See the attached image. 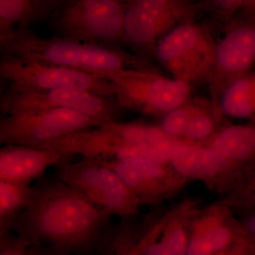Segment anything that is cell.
Returning <instances> with one entry per match:
<instances>
[{
  "instance_id": "obj_1",
  "label": "cell",
  "mask_w": 255,
  "mask_h": 255,
  "mask_svg": "<svg viewBox=\"0 0 255 255\" xmlns=\"http://www.w3.org/2000/svg\"><path fill=\"white\" fill-rule=\"evenodd\" d=\"M32 189L29 204L12 229L29 246L52 247L73 254L100 243L112 214L54 175L40 178Z\"/></svg>"
},
{
  "instance_id": "obj_2",
  "label": "cell",
  "mask_w": 255,
  "mask_h": 255,
  "mask_svg": "<svg viewBox=\"0 0 255 255\" xmlns=\"http://www.w3.org/2000/svg\"><path fill=\"white\" fill-rule=\"evenodd\" d=\"M0 47L4 55L104 76L125 69L156 70L148 60L121 47L82 43L56 36L44 38L32 31L28 26H19L0 35Z\"/></svg>"
},
{
  "instance_id": "obj_3",
  "label": "cell",
  "mask_w": 255,
  "mask_h": 255,
  "mask_svg": "<svg viewBox=\"0 0 255 255\" xmlns=\"http://www.w3.org/2000/svg\"><path fill=\"white\" fill-rule=\"evenodd\" d=\"M126 4L115 0H65L51 15L55 36L118 46L124 43Z\"/></svg>"
},
{
  "instance_id": "obj_4",
  "label": "cell",
  "mask_w": 255,
  "mask_h": 255,
  "mask_svg": "<svg viewBox=\"0 0 255 255\" xmlns=\"http://www.w3.org/2000/svg\"><path fill=\"white\" fill-rule=\"evenodd\" d=\"M216 43L208 28L191 20L159 40L155 58L172 78L192 88L208 85L214 68Z\"/></svg>"
},
{
  "instance_id": "obj_5",
  "label": "cell",
  "mask_w": 255,
  "mask_h": 255,
  "mask_svg": "<svg viewBox=\"0 0 255 255\" xmlns=\"http://www.w3.org/2000/svg\"><path fill=\"white\" fill-rule=\"evenodd\" d=\"M105 76L115 87L122 108L148 115L162 117L191 98L192 87L157 70L125 69Z\"/></svg>"
},
{
  "instance_id": "obj_6",
  "label": "cell",
  "mask_w": 255,
  "mask_h": 255,
  "mask_svg": "<svg viewBox=\"0 0 255 255\" xmlns=\"http://www.w3.org/2000/svg\"><path fill=\"white\" fill-rule=\"evenodd\" d=\"M54 176L112 216L128 219L142 204L118 174L98 159L82 157L60 164Z\"/></svg>"
},
{
  "instance_id": "obj_7",
  "label": "cell",
  "mask_w": 255,
  "mask_h": 255,
  "mask_svg": "<svg viewBox=\"0 0 255 255\" xmlns=\"http://www.w3.org/2000/svg\"><path fill=\"white\" fill-rule=\"evenodd\" d=\"M119 108L114 97L76 88L38 89L10 85L0 100L3 116L23 111L67 109L102 124L117 122Z\"/></svg>"
},
{
  "instance_id": "obj_8",
  "label": "cell",
  "mask_w": 255,
  "mask_h": 255,
  "mask_svg": "<svg viewBox=\"0 0 255 255\" xmlns=\"http://www.w3.org/2000/svg\"><path fill=\"white\" fill-rule=\"evenodd\" d=\"M194 3L185 0H130L126 4L124 43L135 54L155 58L156 45L166 33L191 21Z\"/></svg>"
},
{
  "instance_id": "obj_9",
  "label": "cell",
  "mask_w": 255,
  "mask_h": 255,
  "mask_svg": "<svg viewBox=\"0 0 255 255\" xmlns=\"http://www.w3.org/2000/svg\"><path fill=\"white\" fill-rule=\"evenodd\" d=\"M102 124L67 109L15 112L0 119V143L40 147L73 132Z\"/></svg>"
},
{
  "instance_id": "obj_10",
  "label": "cell",
  "mask_w": 255,
  "mask_h": 255,
  "mask_svg": "<svg viewBox=\"0 0 255 255\" xmlns=\"http://www.w3.org/2000/svg\"><path fill=\"white\" fill-rule=\"evenodd\" d=\"M0 75L9 85L38 89L76 88L115 98V87L105 76L60 65L4 55Z\"/></svg>"
},
{
  "instance_id": "obj_11",
  "label": "cell",
  "mask_w": 255,
  "mask_h": 255,
  "mask_svg": "<svg viewBox=\"0 0 255 255\" xmlns=\"http://www.w3.org/2000/svg\"><path fill=\"white\" fill-rule=\"evenodd\" d=\"M255 66V20L232 18L216 41L212 74L208 83L210 100L219 117L221 94L234 79L253 71Z\"/></svg>"
},
{
  "instance_id": "obj_12",
  "label": "cell",
  "mask_w": 255,
  "mask_h": 255,
  "mask_svg": "<svg viewBox=\"0 0 255 255\" xmlns=\"http://www.w3.org/2000/svg\"><path fill=\"white\" fill-rule=\"evenodd\" d=\"M116 172L142 204L164 199L173 189V169L146 159H98Z\"/></svg>"
},
{
  "instance_id": "obj_13",
  "label": "cell",
  "mask_w": 255,
  "mask_h": 255,
  "mask_svg": "<svg viewBox=\"0 0 255 255\" xmlns=\"http://www.w3.org/2000/svg\"><path fill=\"white\" fill-rule=\"evenodd\" d=\"M75 156L32 146L3 145L0 149V180L31 184L50 167L71 162Z\"/></svg>"
},
{
  "instance_id": "obj_14",
  "label": "cell",
  "mask_w": 255,
  "mask_h": 255,
  "mask_svg": "<svg viewBox=\"0 0 255 255\" xmlns=\"http://www.w3.org/2000/svg\"><path fill=\"white\" fill-rule=\"evenodd\" d=\"M169 163L179 176L197 179L214 177L228 167L207 146L187 141L178 145Z\"/></svg>"
},
{
  "instance_id": "obj_15",
  "label": "cell",
  "mask_w": 255,
  "mask_h": 255,
  "mask_svg": "<svg viewBox=\"0 0 255 255\" xmlns=\"http://www.w3.org/2000/svg\"><path fill=\"white\" fill-rule=\"evenodd\" d=\"M247 233L244 228L234 229L219 218L201 220L188 241L185 255H214L227 249Z\"/></svg>"
},
{
  "instance_id": "obj_16",
  "label": "cell",
  "mask_w": 255,
  "mask_h": 255,
  "mask_svg": "<svg viewBox=\"0 0 255 255\" xmlns=\"http://www.w3.org/2000/svg\"><path fill=\"white\" fill-rule=\"evenodd\" d=\"M64 0H0V35L51 16Z\"/></svg>"
},
{
  "instance_id": "obj_17",
  "label": "cell",
  "mask_w": 255,
  "mask_h": 255,
  "mask_svg": "<svg viewBox=\"0 0 255 255\" xmlns=\"http://www.w3.org/2000/svg\"><path fill=\"white\" fill-rule=\"evenodd\" d=\"M219 113L232 118L255 119L254 71L234 79L224 89L219 104Z\"/></svg>"
},
{
  "instance_id": "obj_18",
  "label": "cell",
  "mask_w": 255,
  "mask_h": 255,
  "mask_svg": "<svg viewBox=\"0 0 255 255\" xmlns=\"http://www.w3.org/2000/svg\"><path fill=\"white\" fill-rule=\"evenodd\" d=\"M219 145L225 156L235 163H255V119L245 125L225 127L220 132Z\"/></svg>"
},
{
  "instance_id": "obj_19",
  "label": "cell",
  "mask_w": 255,
  "mask_h": 255,
  "mask_svg": "<svg viewBox=\"0 0 255 255\" xmlns=\"http://www.w3.org/2000/svg\"><path fill=\"white\" fill-rule=\"evenodd\" d=\"M31 184L0 180V238L12 231L18 216L27 208Z\"/></svg>"
},
{
  "instance_id": "obj_20",
  "label": "cell",
  "mask_w": 255,
  "mask_h": 255,
  "mask_svg": "<svg viewBox=\"0 0 255 255\" xmlns=\"http://www.w3.org/2000/svg\"><path fill=\"white\" fill-rule=\"evenodd\" d=\"M185 231L179 225L170 226L160 240H156L155 230L142 238L143 255H185L187 248Z\"/></svg>"
},
{
  "instance_id": "obj_21",
  "label": "cell",
  "mask_w": 255,
  "mask_h": 255,
  "mask_svg": "<svg viewBox=\"0 0 255 255\" xmlns=\"http://www.w3.org/2000/svg\"><path fill=\"white\" fill-rule=\"evenodd\" d=\"M211 104L210 100L191 97L185 103L162 116L159 127L169 136L179 139L184 136L191 119Z\"/></svg>"
},
{
  "instance_id": "obj_22",
  "label": "cell",
  "mask_w": 255,
  "mask_h": 255,
  "mask_svg": "<svg viewBox=\"0 0 255 255\" xmlns=\"http://www.w3.org/2000/svg\"><path fill=\"white\" fill-rule=\"evenodd\" d=\"M219 119L212 104L196 114L189 122L184 132V140L191 143L211 139L214 136L216 120Z\"/></svg>"
},
{
  "instance_id": "obj_23",
  "label": "cell",
  "mask_w": 255,
  "mask_h": 255,
  "mask_svg": "<svg viewBox=\"0 0 255 255\" xmlns=\"http://www.w3.org/2000/svg\"><path fill=\"white\" fill-rule=\"evenodd\" d=\"M29 247L12 231L0 238V255H27Z\"/></svg>"
},
{
  "instance_id": "obj_24",
  "label": "cell",
  "mask_w": 255,
  "mask_h": 255,
  "mask_svg": "<svg viewBox=\"0 0 255 255\" xmlns=\"http://www.w3.org/2000/svg\"><path fill=\"white\" fill-rule=\"evenodd\" d=\"M247 1L248 0H209L210 6L219 17L231 20L241 11Z\"/></svg>"
},
{
  "instance_id": "obj_25",
  "label": "cell",
  "mask_w": 255,
  "mask_h": 255,
  "mask_svg": "<svg viewBox=\"0 0 255 255\" xmlns=\"http://www.w3.org/2000/svg\"><path fill=\"white\" fill-rule=\"evenodd\" d=\"M255 251V241L247 233L227 249L214 255H254Z\"/></svg>"
},
{
  "instance_id": "obj_26",
  "label": "cell",
  "mask_w": 255,
  "mask_h": 255,
  "mask_svg": "<svg viewBox=\"0 0 255 255\" xmlns=\"http://www.w3.org/2000/svg\"><path fill=\"white\" fill-rule=\"evenodd\" d=\"M251 166V172L248 174L243 194L246 205L255 208V163Z\"/></svg>"
},
{
  "instance_id": "obj_27",
  "label": "cell",
  "mask_w": 255,
  "mask_h": 255,
  "mask_svg": "<svg viewBox=\"0 0 255 255\" xmlns=\"http://www.w3.org/2000/svg\"><path fill=\"white\" fill-rule=\"evenodd\" d=\"M27 255H72L68 252L58 248L43 246H31Z\"/></svg>"
},
{
  "instance_id": "obj_28",
  "label": "cell",
  "mask_w": 255,
  "mask_h": 255,
  "mask_svg": "<svg viewBox=\"0 0 255 255\" xmlns=\"http://www.w3.org/2000/svg\"><path fill=\"white\" fill-rule=\"evenodd\" d=\"M239 12L241 14L240 16L255 20V0H248Z\"/></svg>"
},
{
  "instance_id": "obj_29",
  "label": "cell",
  "mask_w": 255,
  "mask_h": 255,
  "mask_svg": "<svg viewBox=\"0 0 255 255\" xmlns=\"http://www.w3.org/2000/svg\"><path fill=\"white\" fill-rule=\"evenodd\" d=\"M244 229L255 241V211L247 219Z\"/></svg>"
},
{
  "instance_id": "obj_30",
  "label": "cell",
  "mask_w": 255,
  "mask_h": 255,
  "mask_svg": "<svg viewBox=\"0 0 255 255\" xmlns=\"http://www.w3.org/2000/svg\"><path fill=\"white\" fill-rule=\"evenodd\" d=\"M116 255H143L140 242L136 246L132 247L127 251H119Z\"/></svg>"
},
{
  "instance_id": "obj_31",
  "label": "cell",
  "mask_w": 255,
  "mask_h": 255,
  "mask_svg": "<svg viewBox=\"0 0 255 255\" xmlns=\"http://www.w3.org/2000/svg\"><path fill=\"white\" fill-rule=\"evenodd\" d=\"M115 1H119V2L124 3V4H127L128 2L130 0H115Z\"/></svg>"
},
{
  "instance_id": "obj_32",
  "label": "cell",
  "mask_w": 255,
  "mask_h": 255,
  "mask_svg": "<svg viewBox=\"0 0 255 255\" xmlns=\"http://www.w3.org/2000/svg\"><path fill=\"white\" fill-rule=\"evenodd\" d=\"M185 1H190V2L193 3V1H194V0H185Z\"/></svg>"
},
{
  "instance_id": "obj_33",
  "label": "cell",
  "mask_w": 255,
  "mask_h": 255,
  "mask_svg": "<svg viewBox=\"0 0 255 255\" xmlns=\"http://www.w3.org/2000/svg\"><path fill=\"white\" fill-rule=\"evenodd\" d=\"M253 71H254V73L255 74V70H253Z\"/></svg>"
},
{
  "instance_id": "obj_34",
  "label": "cell",
  "mask_w": 255,
  "mask_h": 255,
  "mask_svg": "<svg viewBox=\"0 0 255 255\" xmlns=\"http://www.w3.org/2000/svg\"><path fill=\"white\" fill-rule=\"evenodd\" d=\"M254 255H255V251Z\"/></svg>"
}]
</instances>
